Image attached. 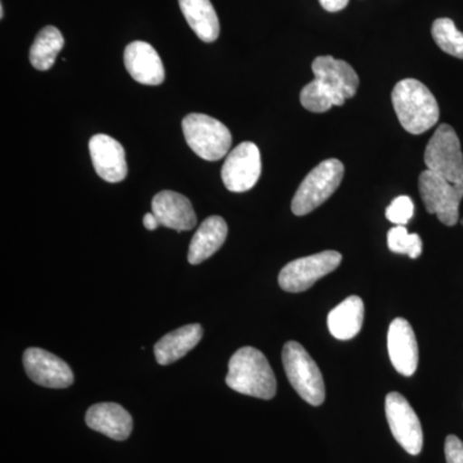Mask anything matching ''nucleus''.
<instances>
[{"instance_id":"1","label":"nucleus","mask_w":463,"mask_h":463,"mask_svg":"<svg viewBox=\"0 0 463 463\" xmlns=\"http://www.w3.org/2000/svg\"><path fill=\"white\" fill-rule=\"evenodd\" d=\"M225 383L234 392L264 401L276 397L277 381L260 350L245 346L232 355Z\"/></svg>"},{"instance_id":"2","label":"nucleus","mask_w":463,"mask_h":463,"mask_svg":"<svg viewBox=\"0 0 463 463\" xmlns=\"http://www.w3.org/2000/svg\"><path fill=\"white\" fill-rule=\"evenodd\" d=\"M392 102L399 123L414 136L428 132L440 118L434 94L416 79L399 81L392 91Z\"/></svg>"},{"instance_id":"3","label":"nucleus","mask_w":463,"mask_h":463,"mask_svg":"<svg viewBox=\"0 0 463 463\" xmlns=\"http://www.w3.org/2000/svg\"><path fill=\"white\" fill-rule=\"evenodd\" d=\"M282 362L289 383L310 405H321L326 399L325 381L318 365L297 341H288L282 350Z\"/></svg>"},{"instance_id":"4","label":"nucleus","mask_w":463,"mask_h":463,"mask_svg":"<svg viewBox=\"0 0 463 463\" xmlns=\"http://www.w3.org/2000/svg\"><path fill=\"white\" fill-rule=\"evenodd\" d=\"M345 167L340 160L328 158L312 170L301 184L291 203L295 215L304 216L325 203L343 182Z\"/></svg>"},{"instance_id":"5","label":"nucleus","mask_w":463,"mask_h":463,"mask_svg":"<svg viewBox=\"0 0 463 463\" xmlns=\"http://www.w3.org/2000/svg\"><path fill=\"white\" fill-rule=\"evenodd\" d=\"M183 134L192 151L206 161H218L230 152L232 134L221 121L203 114L183 118Z\"/></svg>"},{"instance_id":"6","label":"nucleus","mask_w":463,"mask_h":463,"mask_svg":"<svg viewBox=\"0 0 463 463\" xmlns=\"http://www.w3.org/2000/svg\"><path fill=\"white\" fill-rule=\"evenodd\" d=\"M419 190L426 212L437 215L439 221L448 227L458 223L463 182L452 183L430 170H425L419 178Z\"/></svg>"},{"instance_id":"7","label":"nucleus","mask_w":463,"mask_h":463,"mask_svg":"<svg viewBox=\"0 0 463 463\" xmlns=\"http://www.w3.org/2000/svg\"><path fill=\"white\" fill-rule=\"evenodd\" d=\"M428 170L452 183L463 182L461 142L450 125L441 124L425 149Z\"/></svg>"},{"instance_id":"8","label":"nucleus","mask_w":463,"mask_h":463,"mask_svg":"<svg viewBox=\"0 0 463 463\" xmlns=\"http://www.w3.org/2000/svg\"><path fill=\"white\" fill-rule=\"evenodd\" d=\"M341 260L343 255L334 250L297 259L282 268L279 276V288L294 294L307 291L323 277L336 270Z\"/></svg>"},{"instance_id":"9","label":"nucleus","mask_w":463,"mask_h":463,"mask_svg":"<svg viewBox=\"0 0 463 463\" xmlns=\"http://www.w3.org/2000/svg\"><path fill=\"white\" fill-rule=\"evenodd\" d=\"M385 411L395 440L410 455H420L423 446L421 422L407 399L397 392H390L386 397Z\"/></svg>"},{"instance_id":"10","label":"nucleus","mask_w":463,"mask_h":463,"mask_svg":"<svg viewBox=\"0 0 463 463\" xmlns=\"http://www.w3.org/2000/svg\"><path fill=\"white\" fill-rule=\"evenodd\" d=\"M261 174V157L258 146L243 142L225 158L222 167V179L225 188L236 194L248 192L255 187Z\"/></svg>"},{"instance_id":"11","label":"nucleus","mask_w":463,"mask_h":463,"mask_svg":"<svg viewBox=\"0 0 463 463\" xmlns=\"http://www.w3.org/2000/svg\"><path fill=\"white\" fill-rule=\"evenodd\" d=\"M24 367L27 376L50 389H65L74 383L71 368L62 359L39 347H29L24 353Z\"/></svg>"},{"instance_id":"12","label":"nucleus","mask_w":463,"mask_h":463,"mask_svg":"<svg viewBox=\"0 0 463 463\" xmlns=\"http://www.w3.org/2000/svg\"><path fill=\"white\" fill-rule=\"evenodd\" d=\"M91 163L103 181L118 183L128 175V164L121 143L106 134L91 137L90 142Z\"/></svg>"},{"instance_id":"13","label":"nucleus","mask_w":463,"mask_h":463,"mask_svg":"<svg viewBox=\"0 0 463 463\" xmlns=\"http://www.w3.org/2000/svg\"><path fill=\"white\" fill-rule=\"evenodd\" d=\"M390 361L403 376H412L419 365V345L412 326L404 318H395L388 332Z\"/></svg>"},{"instance_id":"14","label":"nucleus","mask_w":463,"mask_h":463,"mask_svg":"<svg viewBox=\"0 0 463 463\" xmlns=\"http://www.w3.org/2000/svg\"><path fill=\"white\" fill-rule=\"evenodd\" d=\"M124 63L128 72L138 83L160 85L165 79L163 61L155 48L146 42H133L125 48Z\"/></svg>"},{"instance_id":"15","label":"nucleus","mask_w":463,"mask_h":463,"mask_svg":"<svg viewBox=\"0 0 463 463\" xmlns=\"http://www.w3.org/2000/svg\"><path fill=\"white\" fill-rule=\"evenodd\" d=\"M152 213L163 227L178 232L190 231L197 223L191 201L181 194L163 191L152 200Z\"/></svg>"},{"instance_id":"16","label":"nucleus","mask_w":463,"mask_h":463,"mask_svg":"<svg viewBox=\"0 0 463 463\" xmlns=\"http://www.w3.org/2000/svg\"><path fill=\"white\" fill-rule=\"evenodd\" d=\"M315 79L345 99H353L359 87L355 70L343 60L332 56L317 57L312 65Z\"/></svg>"},{"instance_id":"17","label":"nucleus","mask_w":463,"mask_h":463,"mask_svg":"<svg viewBox=\"0 0 463 463\" xmlns=\"http://www.w3.org/2000/svg\"><path fill=\"white\" fill-rule=\"evenodd\" d=\"M85 422L91 430L118 441L129 438L133 430L132 416L120 404L116 403L91 405L85 416Z\"/></svg>"},{"instance_id":"18","label":"nucleus","mask_w":463,"mask_h":463,"mask_svg":"<svg viewBox=\"0 0 463 463\" xmlns=\"http://www.w3.org/2000/svg\"><path fill=\"white\" fill-rule=\"evenodd\" d=\"M228 225L222 216H209L194 233L188 250V261L197 265L213 257L227 239Z\"/></svg>"},{"instance_id":"19","label":"nucleus","mask_w":463,"mask_h":463,"mask_svg":"<svg viewBox=\"0 0 463 463\" xmlns=\"http://www.w3.org/2000/svg\"><path fill=\"white\" fill-rule=\"evenodd\" d=\"M203 334L201 325L194 323V325L183 326L178 330L161 337L155 345L157 364L167 365L179 361L200 343Z\"/></svg>"},{"instance_id":"20","label":"nucleus","mask_w":463,"mask_h":463,"mask_svg":"<svg viewBox=\"0 0 463 463\" xmlns=\"http://www.w3.org/2000/svg\"><path fill=\"white\" fill-rule=\"evenodd\" d=\"M364 304L359 297H349L331 310L327 325L332 336L337 340H350L362 330Z\"/></svg>"},{"instance_id":"21","label":"nucleus","mask_w":463,"mask_h":463,"mask_svg":"<svg viewBox=\"0 0 463 463\" xmlns=\"http://www.w3.org/2000/svg\"><path fill=\"white\" fill-rule=\"evenodd\" d=\"M179 7L201 41L213 43L219 38L221 24L210 0H179Z\"/></svg>"},{"instance_id":"22","label":"nucleus","mask_w":463,"mask_h":463,"mask_svg":"<svg viewBox=\"0 0 463 463\" xmlns=\"http://www.w3.org/2000/svg\"><path fill=\"white\" fill-rule=\"evenodd\" d=\"M65 45V39L60 30L47 26L36 35L30 48V62L39 71H48L56 62V58Z\"/></svg>"},{"instance_id":"23","label":"nucleus","mask_w":463,"mask_h":463,"mask_svg":"<svg viewBox=\"0 0 463 463\" xmlns=\"http://www.w3.org/2000/svg\"><path fill=\"white\" fill-rule=\"evenodd\" d=\"M300 102L307 111L322 114L334 106H343L346 99L315 79L301 90Z\"/></svg>"},{"instance_id":"24","label":"nucleus","mask_w":463,"mask_h":463,"mask_svg":"<svg viewBox=\"0 0 463 463\" xmlns=\"http://www.w3.org/2000/svg\"><path fill=\"white\" fill-rule=\"evenodd\" d=\"M431 35L441 51L463 60V33L450 18H438L431 27Z\"/></svg>"},{"instance_id":"25","label":"nucleus","mask_w":463,"mask_h":463,"mask_svg":"<svg viewBox=\"0 0 463 463\" xmlns=\"http://www.w3.org/2000/svg\"><path fill=\"white\" fill-rule=\"evenodd\" d=\"M388 246L390 251L408 255L412 259L419 258L422 252L421 237L417 233H410L404 225H397L389 231Z\"/></svg>"},{"instance_id":"26","label":"nucleus","mask_w":463,"mask_h":463,"mask_svg":"<svg viewBox=\"0 0 463 463\" xmlns=\"http://www.w3.org/2000/svg\"><path fill=\"white\" fill-rule=\"evenodd\" d=\"M414 213L413 201L408 196H399L392 200L386 209V218L395 225H405L412 219Z\"/></svg>"},{"instance_id":"27","label":"nucleus","mask_w":463,"mask_h":463,"mask_svg":"<svg viewBox=\"0 0 463 463\" xmlns=\"http://www.w3.org/2000/svg\"><path fill=\"white\" fill-rule=\"evenodd\" d=\"M444 452H446L447 463H463V443L461 439L457 438L456 435H448Z\"/></svg>"},{"instance_id":"28","label":"nucleus","mask_w":463,"mask_h":463,"mask_svg":"<svg viewBox=\"0 0 463 463\" xmlns=\"http://www.w3.org/2000/svg\"><path fill=\"white\" fill-rule=\"evenodd\" d=\"M319 3H321L323 9L335 14V12H340L346 8V5H349V0H319Z\"/></svg>"},{"instance_id":"29","label":"nucleus","mask_w":463,"mask_h":463,"mask_svg":"<svg viewBox=\"0 0 463 463\" xmlns=\"http://www.w3.org/2000/svg\"><path fill=\"white\" fill-rule=\"evenodd\" d=\"M143 224H145V227L147 228L148 231H155L158 225H160L156 215H155L154 213H148V214L145 215V218H143Z\"/></svg>"},{"instance_id":"30","label":"nucleus","mask_w":463,"mask_h":463,"mask_svg":"<svg viewBox=\"0 0 463 463\" xmlns=\"http://www.w3.org/2000/svg\"><path fill=\"white\" fill-rule=\"evenodd\" d=\"M0 17H5V8H3V5H0Z\"/></svg>"},{"instance_id":"31","label":"nucleus","mask_w":463,"mask_h":463,"mask_svg":"<svg viewBox=\"0 0 463 463\" xmlns=\"http://www.w3.org/2000/svg\"><path fill=\"white\" fill-rule=\"evenodd\" d=\"M462 224H463V219H462Z\"/></svg>"}]
</instances>
